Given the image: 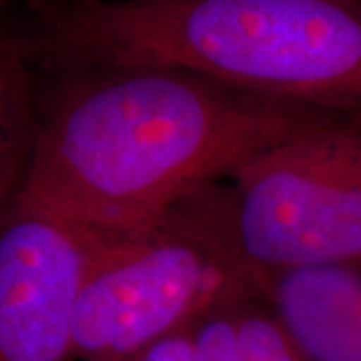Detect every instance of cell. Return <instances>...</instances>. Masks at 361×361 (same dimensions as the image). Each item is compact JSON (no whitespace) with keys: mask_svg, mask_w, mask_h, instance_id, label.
<instances>
[{"mask_svg":"<svg viewBox=\"0 0 361 361\" xmlns=\"http://www.w3.org/2000/svg\"><path fill=\"white\" fill-rule=\"evenodd\" d=\"M92 243L20 193L0 211V361H77L75 305Z\"/></svg>","mask_w":361,"mask_h":361,"instance_id":"cell-5","label":"cell"},{"mask_svg":"<svg viewBox=\"0 0 361 361\" xmlns=\"http://www.w3.org/2000/svg\"><path fill=\"white\" fill-rule=\"evenodd\" d=\"M251 289L255 279L177 207L141 229L94 235L75 305L77 361H125Z\"/></svg>","mask_w":361,"mask_h":361,"instance_id":"cell-4","label":"cell"},{"mask_svg":"<svg viewBox=\"0 0 361 361\" xmlns=\"http://www.w3.org/2000/svg\"><path fill=\"white\" fill-rule=\"evenodd\" d=\"M35 51L61 71L171 68L361 116V11L339 0H73Z\"/></svg>","mask_w":361,"mask_h":361,"instance_id":"cell-2","label":"cell"},{"mask_svg":"<svg viewBox=\"0 0 361 361\" xmlns=\"http://www.w3.org/2000/svg\"><path fill=\"white\" fill-rule=\"evenodd\" d=\"M65 73L37 106L18 193L97 237L161 221L199 187L327 113L171 68Z\"/></svg>","mask_w":361,"mask_h":361,"instance_id":"cell-1","label":"cell"},{"mask_svg":"<svg viewBox=\"0 0 361 361\" xmlns=\"http://www.w3.org/2000/svg\"><path fill=\"white\" fill-rule=\"evenodd\" d=\"M257 291L303 361H361V263L273 273Z\"/></svg>","mask_w":361,"mask_h":361,"instance_id":"cell-6","label":"cell"},{"mask_svg":"<svg viewBox=\"0 0 361 361\" xmlns=\"http://www.w3.org/2000/svg\"><path fill=\"white\" fill-rule=\"evenodd\" d=\"M189 331L199 361H303L257 289L219 301Z\"/></svg>","mask_w":361,"mask_h":361,"instance_id":"cell-7","label":"cell"},{"mask_svg":"<svg viewBox=\"0 0 361 361\" xmlns=\"http://www.w3.org/2000/svg\"><path fill=\"white\" fill-rule=\"evenodd\" d=\"M35 130L37 103L30 87L28 49L0 35V211L25 180Z\"/></svg>","mask_w":361,"mask_h":361,"instance_id":"cell-8","label":"cell"},{"mask_svg":"<svg viewBox=\"0 0 361 361\" xmlns=\"http://www.w3.org/2000/svg\"><path fill=\"white\" fill-rule=\"evenodd\" d=\"M257 283L361 263V125L323 113L177 205Z\"/></svg>","mask_w":361,"mask_h":361,"instance_id":"cell-3","label":"cell"},{"mask_svg":"<svg viewBox=\"0 0 361 361\" xmlns=\"http://www.w3.org/2000/svg\"><path fill=\"white\" fill-rule=\"evenodd\" d=\"M6 2H8V0H0V6H2V4H6Z\"/></svg>","mask_w":361,"mask_h":361,"instance_id":"cell-9","label":"cell"}]
</instances>
